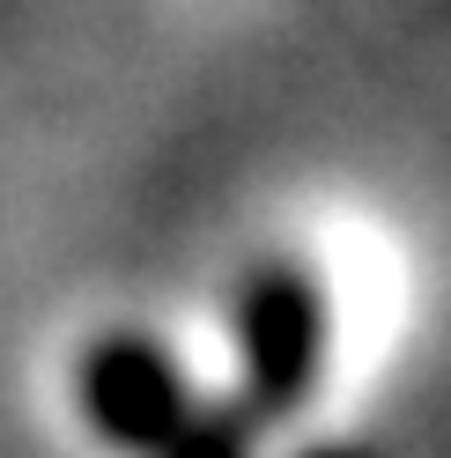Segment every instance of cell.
Wrapping results in <instances>:
<instances>
[{"instance_id":"cell-1","label":"cell","mask_w":451,"mask_h":458,"mask_svg":"<svg viewBox=\"0 0 451 458\" xmlns=\"http://www.w3.org/2000/svg\"><path fill=\"white\" fill-rule=\"evenodd\" d=\"M333 340H341V296L311 251H267L237 289V421L289 428L311 414V399L333 377Z\"/></svg>"},{"instance_id":"cell-2","label":"cell","mask_w":451,"mask_h":458,"mask_svg":"<svg viewBox=\"0 0 451 458\" xmlns=\"http://www.w3.org/2000/svg\"><path fill=\"white\" fill-rule=\"evenodd\" d=\"M74 407L111 451L126 458H163V444L200 414L192 385L178 377V362L140 333H104L74 362Z\"/></svg>"},{"instance_id":"cell-3","label":"cell","mask_w":451,"mask_h":458,"mask_svg":"<svg viewBox=\"0 0 451 458\" xmlns=\"http://www.w3.org/2000/svg\"><path fill=\"white\" fill-rule=\"evenodd\" d=\"M311 458H370L362 444H326V451H311Z\"/></svg>"}]
</instances>
